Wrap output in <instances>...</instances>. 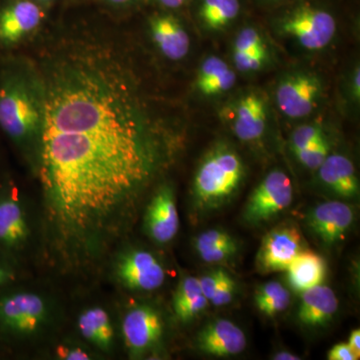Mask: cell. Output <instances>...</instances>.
Returning <instances> with one entry per match:
<instances>
[{
  "instance_id": "6da1fadb",
  "label": "cell",
  "mask_w": 360,
  "mask_h": 360,
  "mask_svg": "<svg viewBox=\"0 0 360 360\" xmlns=\"http://www.w3.org/2000/svg\"><path fill=\"white\" fill-rule=\"evenodd\" d=\"M136 90L103 45L73 41L42 61L39 174L45 217L58 229H115L155 174L160 142Z\"/></svg>"
},
{
  "instance_id": "7a4b0ae2",
  "label": "cell",
  "mask_w": 360,
  "mask_h": 360,
  "mask_svg": "<svg viewBox=\"0 0 360 360\" xmlns=\"http://www.w3.org/2000/svg\"><path fill=\"white\" fill-rule=\"evenodd\" d=\"M41 110L37 94L15 75L0 78V129L16 146L39 134Z\"/></svg>"
},
{
  "instance_id": "3957f363",
  "label": "cell",
  "mask_w": 360,
  "mask_h": 360,
  "mask_svg": "<svg viewBox=\"0 0 360 360\" xmlns=\"http://www.w3.org/2000/svg\"><path fill=\"white\" fill-rule=\"evenodd\" d=\"M49 307L39 293L16 285L0 293V343L14 345L44 328Z\"/></svg>"
},
{
  "instance_id": "277c9868",
  "label": "cell",
  "mask_w": 360,
  "mask_h": 360,
  "mask_svg": "<svg viewBox=\"0 0 360 360\" xmlns=\"http://www.w3.org/2000/svg\"><path fill=\"white\" fill-rule=\"evenodd\" d=\"M27 202L11 180L0 181V252L20 262L32 245Z\"/></svg>"
},
{
  "instance_id": "5b68a950",
  "label": "cell",
  "mask_w": 360,
  "mask_h": 360,
  "mask_svg": "<svg viewBox=\"0 0 360 360\" xmlns=\"http://www.w3.org/2000/svg\"><path fill=\"white\" fill-rule=\"evenodd\" d=\"M243 176V165L239 156L229 149H219L198 168L194 193L203 205H219L236 193Z\"/></svg>"
},
{
  "instance_id": "8992f818",
  "label": "cell",
  "mask_w": 360,
  "mask_h": 360,
  "mask_svg": "<svg viewBox=\"0 0 360 360\" xmlns=\"http://www.w3.org/2000/svg\"><path fill=\"white\" fill-rule=\"evenodd\" d=\"M281 32L293 37L307 51L326 49L336 32L335 16L321 7L303 4L286 13L281 21Z\"/></svg>"
},
{
  "instance_id": "52a82bcc",
  "label": "cell",
  "mask_w": 360,
  "mask_h": 360,
  "mask_svg": "<svg viewBox=\"0 0 360 360\" xmlns=\"http://www.w3.org/2000/svg\"><path fill=\"white\" fill-rule=\"evenodd\" d=\"M293 200L290 179L281 170L265 176L246 203L245 217L250 224H259L276 217L288 207Z\"/></svg>"
},
{
  "instance_id": "ba28073f",
  "label": "cell",
  "mask_w": 360,
  "mask_h": 360,
  "mask_svg": "<svg viewBox=\"0 0 360 360\" xmlns=\"http://www.w3.org/2000/svg\"><path fill=\"white\" fill-rule=\"evenodd\" d=\"M116 276L120 283L136 291L158 290L165 281V271L158 258L146 250L127 251L116 264Z\"/></svg>"
},
{
  "instance_id": "9c48e42d",
  "label": "cell",
  "mask_w": 360,
  "mask_h": 360,
  "mask_svg": "<svg viewBox=\"0 0 360 360\" xmlns=\"http://www.w3.org/2000/svg\"><path fill=\"white\" fill-rule=\"evenodd\" d=\"M321 94L319 78L309 73H297L284 78L277 86L276 103L288 117L302 118L314 111Z\"/></svg>"
},
{
  "instance_id": "30bf717a",
  "label": "cell",
  "mask_w": 360,
  "mask_h": 360,
  "mask_svg": "<svg viewBox=\"0 0 360 360\" xmlns=\"http://www.w3.org/2000/svg\"><path fill=\"white\" fill-rule=\"evenodd\" d=\"M162 333L160 314L148 305L135 307L123 317V340L131 354H142L155 347Z\"/></svg>"
},
{
  "instance_id": "8fae6325",
  "label": "cell",
  "mask_w": 360,
  "mask_h": 360,
  "mask_svg": "<svg viewBox=\"0 0 360 360\" xmlns=\"http://www.w3.org/2000/svg\"><path fill=\"white\" fill-rule=\"evenodd\" d=\"M302 251V234L295 227H277L264 236L257 255L258 265L265 272L284 271Z\"/></svg>"
},
{
  "instance_id": "7c38bea8",
  "label": "cell",
  "mask_w": 360,
  "mask_h": 360,
  "mask_svg": "<svg viewBox=\"0 0 360 360\" xmlns=\"http://www.w3.org/2000/svg\"><path fill=\"white\" fill-rule=\"evenodd\" d=\"M41 9L32 0H8L0 7V44H18L41 22Z\"/></svg>"
},
{
  "instance_id": "4fadbf2b",
  "label": "cell",
  "mask_w": 360,
  "mask_h": 360,
  "mask_svg": "<svg viewBox=\"0 0 360 360\" xmlns=\"http://www.w3.org/2000/svg\"><path fill=\"white\" fill-rule=\"evenodd\" d=\"M200 352L213 356H232L246 347L245 333L236 323L227 319H217L205 326L196 338Z\"/></svg>"
},
{
  "instance_id": "5bb4252c",
  "label": "cell",
  "mask_w": 360,
  "mask_h": 360,
  "mask_svg": "<svg viewBox=\"0 0 360 360\" xmlns=\"http://www.w3.org/2000/svg\"><path fill=\"white\" fill-rule=\"evenodd\" d=\"M148 236L158 243H167L176 236L179 217L174 194L169 187H162L149 203L146 214Z\"/></svg>"
},
{
  "instance_id": "9a60e30c",
  "label": "cell",
  "mask_w": 360,
  "mask_h": 360,
  "mask_svg": "<svg viewBox=\"0 0 360 360\" xmlns=\"http://www.w3.org/2000/svg\"><path fill=\"white\" fill-rule=\"evenodd\" d=\"M354 222V210L347 203L328 201L312 210L309 225L323 243L333 245L342 239Z\"/></svg>"
},
{
  "instance_id": "2e32d148",
  "label": "cell",
  "mask_w": 360,
  "mask_h": 360,
  "mask_svg": "<svg viewBox=\"0 0 360 360\" xmlns=\"http://www.w3.org/2000/svg\"><path fill=\"white\" fill-rule=\"evenodd\" d=\"M150 32L156 46L170 60H180L188 53L191 49L188 33L174 16L155 15L150 20Z\"/></svg>"
},
{
  "instance_id": "e0dca14e",
  "label": "cell",
  "mask_w": 360,
  "mask_h": 360,
  "mask_svg": "<svg viewBox=\"0 0 360 360\" xmlns=\"http://www.w3.org/2000/svg\"><path fill=\"white\" fill-rule=\"evenodd\" d=\"M266 125V106L257 94H248L238 101L234 112L233 130L243 141L260 139Z\"/></svg>"
},
{
  "instance_id": "ac0fdd59",
  "label": "cell",
  "mask_w": 360,
  "mask_h": 360,
  "mask_svg": "<svg viewBox=\"0 0 360 360\" xmlns=\"http://www.w3.org/2000/svg\"><path fill=\"white\" fill-rule=\"evenodd\" d=\"M338 309V300L335 291L319 284L303 291L298 319L305 326H324L333 319Z\"/></svg>"
},
{
  "instance_id": "d6986e66",
  "label": "cell",
  "mask_w": 360,
  "mask_h": 360,
  "mask_svg": "<svg viewBox=\"0 0 360 360\" xmlns=\"http://www.w3.org/2000/svg\"><path fill=\"white\" fill-rule=\"evenodd\" d=\"M319 172L321 181L338 195L350 198L359 194V179L354 165L345 155H328Z\"/></svg>"
},
{
  "instance_id": "ffe728a7",
  "label": "cell",
  "mask_w": 360,
  "mask_h": 360,
  "mask_svg": "<svg viewBox=\"0 0 360 360\" xmlns=\"http://www.w3.org/2000/svg\"><path fill=\"white\" fill-rule=\"evenodd\" d=\"M77 328L85 340L94 347L110 352L115 340V329L110 314L103 307L84 310L77 319Z\"/></svg>"
},
{
  "instance_id": "44dd1931",
  "label": "cell",
  "mask_w": 360,
  "mask_h": 360,
  "mask_svg": "<svg viewBox=\"0 0 360 360\" xmlns=\"http://www.w3.org/2000/svg\"><path fill=\"white\" fill-rule=\"evenodd\" d=\"M288 271V281L296 291L319 285L326 278V265L323 258L314 251H302L291 262Z\"/></svg>"
},
{
  "instance_id": "7402d4cb",
  "label": "cell",
  "mask_w": 360,
  "mask_h": 360,
  "mask_svg": "<svg viewBox=\"0 0 360 360\" xmlns=\"http://www.w3.org/2000/svg\"><path fill=\"white\" fill-rule=\"evenodd\" d=\"M236 82V72L221 58L210 56L200 65L196 85L201 94L210 96L229 91Z\"/></svg>"
},
{
  "instance_id": "603a6c76",
  "label": "cell",
  "mask_w": 360,
  "mask_h": 360,
  "mask_svg": "<svg viewBox=\"0 0 360 360\" xmlns=\"http://www.w3.org/2000/svg\"><path fill=\"white\" fill-rule=\"evenodd\" d=\"M208 300L201 292L200 279L188 276L182 279L174 296V309L177 319L188 321L206 309Z\"/></svg>"
},
{
  "instance_id": "cb8c5ba5",
  "label": "cell",
  "mask_w": 360,
  "mask_h": 360,
  "mask_svg": "<svg viewBox=\"0 0 360 360\" xmlns=\"http://www.w3.org/2000/svg\"><path fill=\"white\" fill-rule=\"evenodd\" d=\"M240 13L239 0H200L198 15L206 27L219 30L231 25Z\"/></svg>"
},
{
  "instance_id": "d4e9b609",
  "label": "cell",
  "mask_w": 360,
  "mask_h": 360,
  "mask_svg": "<svg viewBox=\"0 0 360 360\" xmlns=\"http://www.w3.org/2000/svg\"><path fill=\"white\" fill-rule=\"evenodd\" d=\"M290 293L278 281H269L258 288L255 293V304L262 314L274 316L288 309Z\"/></svg>"
},
{
  "instance_id": "484cf974",
  "label": "cell",
  "mask_w": 360,
  "mask_h": 360,
  "mask_svg": "<svg viewBox=\"0 0 360 360\" xmlns=\"http://www.w3.org/2000/svg\"><path fill=\"white\" fill-rule=\"evenodd\" d=\"M233 51L250 54H266L262 35L255 28L245 27L238 33L234 41Z\"/></svg>"
},
{
  "instance_id": "4316f807",
  "label": "cell",
  "mask_w": 360,
  "mask_h": 360,
  "mask_svg": "<svg viewBox=\"0 0 360 360\" xmlns=\"http://www.w3.org/2000/svg\"><path fill=\"white\" fill-rule=\"evenodd\" d=\"M329 146L326 139L317 142L309 148L295 151L296 158L304 167L310 169H319L323 161L328 158Z\"/></svg>"
},
{
  "instance_id": "83f0119b",
  "label": "cell",
  "mask_w": 360,
  "mask_h": 360,
  "mask_svg": "<svg viewBox=\"0 0 360 360\" xmlns=\"http://www.w3.org/2000/svg\"><path fill=\"white\" fill-rule=\"evenodd\" d=\"M236 248V241L225 231L212 229L201 233L196 239L195 248L198 252L212 248Z\"/></svg>"
},
{
  "instance_id": "f1b7e54d",
  "label": "cell",
  "mask_w": 360,
  "mask_h": 360,
  "mask_svg": "<svg viewBox=\"0 0 360 360\" xmlns=\"http://www.w3.org/2000/svg\"><path fill=\"white\" fill-rule=\"evenodd\" d=\"M20 264L0 252V293L18 285L21 279Z\"/></svg>"
},
{
  "instance_id": "f546056e",
  "label": "cell",
  "mask_w": 360,
  "mask_h": 360,
  "mask_svg": "<svg viewBox=\"0 0 360 360\" xmlns=\"http://www.w3.org/2000/svg\"><path fill=\"white\" fill-rule=\"evenodd\" d=\"M322 130L315 125H302L297 127L292 134L293 151L309 148L317 142L323 141Z\"/></svg>"
},
{
  "instance_id": "4dcf8cb0",
  "label": "cell",
  "mask_w": 360,
  "mask_h": 360,
  "mask_svg": "<svg viewBox=\"0 0 360 360\" xmlns=\"http://www.w3.org/2000/svg\"><path fill=\"white\" fill-rule=\"evenodd\" d=\"M234 290H236V283H234L231 276L225 272L210 302H212L215 307L229 304L231 302L232 297H233Z\"/></svg>"
},
{
  "instance_id": "1f68e13d",
  "label": "cell",
  "mask_w": 360,
  "mask_h": 360,
  "mask_svg": "<svg viewBox=\"0 0 360 360\" xmlns=\"http://www.w3.org/2000/svg\"><path fill=\"white\" fill-rule=\"evenodd\" d=\"M266 54H250L233 51V60L236 68L241 72H251L260 70L264 65Z\"/></svg>"
},
{
  "instance_id": "d6a6232c",
  "label": "cell",
  "mask_w": 360,
  "mask_h": 360,
  "mask_svg": "<svg viewBox=\"0 0 360 360\" xmlns=\"http://www.w3.org/2000/svg\"><path fill=\"white\" fill-rule=\"evenodd\" d=\"M225 271L224 270H217V271L210 272V274H205V276L201 277L200 279V285L201 292L207 298L210 302V298L217 290V285L224 277Z\"/></svg>"
},
{
  "instance_id": "836d02e7",
  "label": "cell",
  "mask_w": 360,
  "mask_h": 360,
  "mask_svg": "<svg viewBox=\"0 0 360 360\" xmlns=\"http://www.w3.org/2000/svg\"><path fill=\"white\" fill-rule=\"evenodd\" d=\"M238 248H212V250H206L200 251L198 255H200L201 259L208 264H215V262H221L225 259H229L234 253L236 252Z\"/></svg>"
},
{
  "instance_id": "e575fe53",
  "label": "cell",
  "mask_w": 360,
  "mask_h": 360,
  "mask_svg": "<svg viewBox=\"0 0 360 360\" xmlns=\"http://www.w3.org/2000/svg\"><path fill=\"white\" fill-rule=\"evenodd\" d=\"M329 360H356L359 357L354 354V350L348 343H338L328 352Z\"/></svg>"
},
{
  "instance_id": "d590c367",
  "label": "cell",
  "mask_w": 360,
  "mask_h": 360,
  "mask_svg": "<svg viewBox=\"0 0 360 360\" xmlns=\"http://www.w3.org/2000/svg\"><path fill=\"white\" fill-rule=\"evenodd\" d=\"M58 355L59 359L68 360H84L89 359L90 354L86 350L82 349L78 347H68L63 345L58 348Z\"/></svg>"
},
{
  "instance_id": "8d00e7d4",
  "label": "cell",
  "mask_w": 360,
  "mask_h": 360,
  "mask_svg": "<svg viewBox=\"0 0 360 360\" xmlns=\"http://www.w3.org/2000/svg\"><path fill=\"white\" fill-rule=\"evenodd\" d=\"M349 347L354 350V354L360 357V330L359 329H354L349 336Z\"/></svg>"
},
{
  "instance_id": "74e56055",
  "label": "cell",
  "mask_w": 360,
  "mask_h": 360,
  "mask_svg": "<svg viewBox=\"0 0 360 360\" xmlns=\"http://www.w3.org/2000/svg\"><path fill=\"white\" fill-rule=\"evenodd\" d=\"M160 6L165 8L175 9L184 6L187 0H156Z\"/></svg>"
},
{
  "instance_id": "f35d334b",
  "label": "cell",
  "mask_w": 360,
  "mask_h": 360,
  "mask_svg": "<svg viewBox=\"0 0 360 360\" xmlns=\"http://www.w3.org/2000/svg\"><path fill=\"white\" fill-rule=\"evenodd\" d=\"M274 359L276 360H298L300 359L297 355L290 354V352H279L274 355Z\"/></svg>"
},
{
  "instance_id": "ab89813d",
  "label": "cell",
  "mask_w": 360,
  "mask_h": 360,
  "mask_svg": "<svg viewBox=\"0 0 360 360\" xmlns=\"http://www.w3.org/2000/svg\"><path fill=\"white\" fill-rule=\"evenodd\" d=\"M354 91L355 97L359 98L360 96V72L359 68H357L354 77Z\"/></svg>"
},
{
  "instance_id": "60d3db41",
  "label": "cell",
  "mask_w": 360,
  "mask_h": 360,
  "mask_svg": "<svg viewBox=\"0 0 360 360\" xmlns=\"http://www.w3.org/2000/svg\"><path fill=\"white\" fill-rule=\"evenodd\" d=\"M105 1L112 4V6H125V4H132V2L136 1V0H105Z\"/></svg>"
},
{
  "instance_id": "b9f144b4",
  "label": "cell",
  "mask_w": 360,
  "mask_h": 360,
  "mask_svg": "<svg viewBox=\"0 0 360 360\" xmlns=\"http://www.w3.org/2000/svg\"><path fill=\"white\" fill-rule=\"evenodd\" d=\"M39 1H41V2H49V1H52V0H39Z\"/></svg>"
},
{
  "instance_id": "7bdbcfd3",
  "label": "cell",
  "mask_w": 360,
  "mask_h": 360,
  "mask_svg": "<svg viewBox=\"0 0 360 360\" xmlns=\"http://www.w3.org/2000/svg\"><path fill=\"white\" fill-rule=\"evenodd\" d=\"M0 345H2L1 343H0ZM0 348H1V347H0Z\"/></svg>"
}]
</instances>
